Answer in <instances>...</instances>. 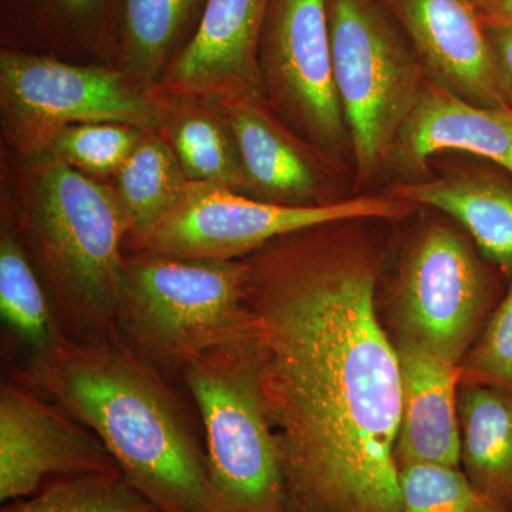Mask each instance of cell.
<instances>
[{
  "mask_svg": "<svg viewBox=\"0 0 512 512\" xmlns=\"http://www.w3.org/2000/svg\"><path fill=\"white\" fill-rule=\"evenodd\" d=\"M402 512H505L460 467L409 464L399 468Z\"/></svg>",
  "mask_w": 512,
  "mask_h": 512,
  "instance_id": "cell-25",
  "label": "cell"
},
{
  "mask_svg": "<svg viewBox=\"0 0 512 512\" xmlns=\"http://www.w3.org/2000/svg\"><path fill=\"white\" fill-rule=\"evenodd\" d=\"M247 258H173L133 252L124 261L117 335L161 375L251 339Z\"/></svg>",
  "mask_w": 512,
  "mask_h": 512,
  "instance_id": "cell-4",
  "label": "cell"
},
{
  "mask_svg": "<svg viewBox=\"0 0 512 512\" xmlns=\"http://www.w3.org/2000/svg\"><path fill=\"white\" fill-rule=\"evenodd\" d=\"M266 103L332 170L352 167L336 92L328 0H271L259 40Z\"/></svg>",
  "mask_w": 512,
  "mask_h": 512,
  "instance_id": "cell-9",
  "label": "cell"
},
{
  "mask_svg": "<svg viewBox=\"0 0 512 512\" xmlns=\"http://www.w3.org/2000/svg\"><path fill=\"white\" fill-rule=\"evenodd\" d=\"M221 107L237 143L248 197L295 207L343 200L332 191L328 165L276 116L266 100H239Z\"/></svg>",
  "mask_w": 512,
  "mask_h": 512,
  "instance_id": "cell-15",
  "label": "cell"
},
{
  "mask_svg": "<svg viewBox=\"0 0 512 512\" xmlns=\"http://www.w3.org/2000/svg\"><path fill=\"white\" fill-rule=\"evenodd\" d=\"M26 231L64 338H119L131 227L113 188L53 158L33 183Z\"/></svg>",
  "mask_w": 512,
  "mask_h": 512,
  "instance_id": "cell-3",
  "label": "cell"
},
{
  "mask_svg": "<svg viewBox=\"0 0 512 512\" xmlns=\"http://www.w3.org/2000/svg\"><path fill=\"white\" fill-rule=\"evenodd\" d=\"M389 194L453 218L484 259L504 274H512V183L504 174L461 168L430 180L394 184Z\"/></svg>",
  "mask_w": 512,
  "mask_h": 512,
  "instance_id": "cell-17",
  "label": "cell"
},
{
  "mask_svg": "<svg viewBox=\"0 0 512 512\" xmlns=\"http://www.w3.org/2000/svg\"><path fill=\"white\" fill-rule=\"evenodd\" d=\"M485 29L512 26V0H471Z\"/></svg>",
  "mask_w": 512,
  "mask_h": 512,
  "instance_id": "cell-28",
  "label": "cell"
},
{
  "mask_svg": "<svg viewBox=\"0 0 512 512\" xmlns=\"http://www.w3.org/2000/svg\"><path fill=\"white\" fill-rule=\"evenodd\" d=\"M207 0H116L121 70L151 92L194 35Z\"/></svg>",
  "mask_w": 512,
  "mask_h": 512,
  "instance_id": "cell-20",
  "label": "cell"
},
{
  "mask_svg": "<svg viewBox=\"0 0 512 512\" xmlns=\"http://www.w3.org/2000/svg\"><path fill=\"white\" fill-rule=\"evenodd\" d=\"M417 207L392 195H355L325 205L271 204L210 183H190L165 217L127 238L133 252L173 258L244 259L275 239L336 221L396 220Z\"/></svg>",
  "mask_w": 512,
  "mask_h": 512,
  "instance_id": "cell-7",
  "label": "cell"
},
{
  "mask_svg": "<svg viewBox=\"0 0 512 512\" xmlns=\"http://www.w3.org/2000/svg\"><path fill=\"white\" fill-rule=\"evenodd\" d=\"M485 30H487L488 42L493 52L505 103L512 109V26Z\"/></svg>",
  "mask_w": 512,
  "mask_h": 512,
  "instance_id": "cell-27",
  "label": "cell"
},
{
  "mask_svg": "<svg viewBox=\"0 0 512 512\" xmlns=\"http://www.w3.org/2000/svg\"><path fill=\"white\" fill-rule=\"evenodd\" d=\"M488 289L471 242L450 225H426L404 256L397 281L402 338L461 365L480 329Z\"/></svg>",
  "mask_w": 512,
  "mask_h": 512,
  "instance_id": "cell-10",
  "label": "cell"
},
{
  "mask_svg": "<svg viewBox=\"0 0 512 512\" xmlns=\"http://www.w3.org/2000/svg\"><path fill=\"white\" fill-rule=\"evenodd\" d=\"M402 412L396 441L397 466H461L458 384L461 365L446 362L412 340L397 343Z\"/></svg>",
  "mask_w": 512,
  "mask_h": 512,
  "instance_id": "cell-16",
  "label": "cell"
},
{
  "mask_svg": "<svg viewBox=\"0 0 512 512\" xmlns=\"http://www.w3.org/2000/svg\"><path fill=\"white\" fill-rule=\"evenodd\" d=\"M50 9L64 19L83 20L99 10L103 0H45Z\"/></svg>",
  "mask_w": 512,
  "mask_h": 512,
  "instance_id": "cell-29",
  "label": "cell"
},
{
  "mask_svg": "<svg viewBox=\"0 0 512 512\" xmlns=\"http://www.w3.org/2000/svg\"><path fill=\"white\" fill-rule=\"evenodd\" d=\"M271 0H207L200 23L150 93L234 103L265 100L259 40Z\"/></svg>",
  "mask_w": 512,
  "mask_h": 512,
  "instance_id": "cell-12",
  "label": "cell"
},
{
  "mask_svg": "<svg viewBox=\"0 0 512 512\" xmlns=\"http://www.w3.org/2000/svg\"><path fill=\"white\" fill-rule=\"evenodd\" d=\"M0 512H163L121 473L63 478L30 497L3 504Z\"/></svg>",
  "mask_w": 512,
  "mask_h": 512,
  "instance_id": "cell-23",
  "label": "cell"
},
{
  "mask_svg": "<svg viewBox=\"0 0 512 512\" xmlns=\"http://www.w3.org/2000/svg\"><path fill=\"white\" fill-rule=\"evenodd\" d=\"M92 473H121L99 437L29 387L0 390V501L30 497L46 485Z\"/></svg>",
  "mask_w": 512,
  "mask_h": 512,
  "instance_id": "cell-11",
  "label": "cell"
},
{
  "mask_svg": "<svg viewBox=\"0 0 512 512\" xmlns=\"http://www.w3.org/2000/svg\"><path fill=\"white\" fill-rule=\"evenodd\" d=\"M154 96L160 104L158 133L173 148L187 180L224 185L248 195L237 143L221 104Z\"/></svg>",
  "mask_w": 512,
  "mask_h": 512,
  "instance_id": "cell-18",
  "label": "cell"
},
{
  "mask_svg": "<svg viewBox=\"0 0 512 512\" xmlns=\"http://www.w3.org/2000/svg\"><path fill=\"white\" fill-rule=\"evenodd\" d=\"M447 151L483 158L512 177V109L478 106L427 79L394 144L389 170L417 180Z\"/></svg>",
  "mask_w": 512,
  "mask_h": 512,
  "instance_id": "cell-14",
  "label": "cell"
},
{
  "mask_svg": "<svg viewBox=\"0 0 512 512\" xmlns=\"http://www.w3.org/2000/svg\"><path fill=\"white\" fill-rule=\"evenodd\" d=\"M114 178L113 190L130 222V235L165 217L183 200L190 184L173 148L158 131L144 133Z\"/></svg>",
  "mask_w": 512,
  "mask_h": 512,
  "instance_id": "cell-21",
  "label": "cell"
},
{
  "mask_svg": "<svg viewBox=\"0 0 512 512\" xmlns=\"http://www.w3.org/2000/svg\"><path fill=\"white\" fill-rule=\"evenodd\" d=\"M363 222L303 229L247 258L249 342L293 512H402L400 362Z\"/></svg>",
  "mask_w": 512,
  "mask_h": 512,
  "instance_id": "cell-1",
  "label": "cell"
},
{
  "mask_svg": "<svg viewBox=\"0 0 512 512\" xmlns=\"http://www.w3.org/2000/svg\"><path fill=\"white\" fill-rule=\"evenodd\" d=\"M458 416L464 474L491 503L512 512V392L466 382Z\"/></svg>",
  "mask_w": 512,
  "mask_h": 512,
  "instance_id": "cell-19",
  "label": "cell"
},
{
  "mask_svg": "<svg viewBox=\"0 0 512 512\" xmlns=\"http://www.w3.org/2000/svg\"><path fill=\"white\" fill-rule=\"evenodd\" d=\"M146 131L111 121L73 124L56 134L47 150L89 177L116 175Z\"/></svg>",
  "mask_w": 512,
  "mask_h": 512,
  "instance_id": "cell-24",
  "label": "cell"
},
{
  "mask_svg": "<svg viewBox=\"0 0 512 512\" xmlns=\"http://www.w3.org/2000/svg\"><path fill=\"white\" fill-rule=\"evenodd\" d=\"M0 313L6 326L35 355L47 352L64 338L49 293L9 229H3L0 237Z\"/></svg>",
  "mask_w": 512,
  "mask_h": 512,
  "instance_id": "cell-22",
  "label": "cell"
},
{
  "mask_svg": "<svg viewBox=\"0 0 512 512\" xmlns=\"http://www.w3.org/2000/svg\"><path fill=\"white\" fill-rule=\"evenodd\" d=\"M249 340L202 353L181 376L201 414L208 474L222 512H293Z\"/></svg>",
  "mask_w": 512,
  "mask_h": 512,
  "instance_id": "cell-5",
  "label": "cell"
},
{
  "mask_svg": "<svg viewBox=\"0 0 512 512\" xmlns=\"http://www.w3.org/2000/svg\"><path fill=\"white\" fill-rule=\"evenodd\" d=\"M430 82L484 107H508L487 30L471 0H380Z\"/></svg>",
  "mask_w": 512,
  "mask_h": 512,
  "instance_id": "cell-13",
  "label": "cell"
},
{
  "mask_svg": "<svg viewBox=\"0 0 512 512\" xmlns=\"http://www.w3.org/2000/svg\"><path fill=\"white\" fill-rule=\"evenodd\" d=\"M28 375L93 431L138 493L163 512H222L207 454L163 375L120 338H63Z\"/></svg>",
  "mask_w": 512,
  "mask_h": 512,
  "instance_id": "cell-2",
  "label": "cell"
},
{
  "mask_svg": "<svg viewBox=\"0 0 512 512\" xmlns=\"http://www.w3.org/2000/svg\"><path fill=\"white\" fill-rule=\"evenodd\" d=\"M0 109L6 134L25 154L47 150L73 124L111 121L158 131L161 121L157 97L123 70L15 49L0 52Z\"/></svg>",
  "mask_w": 512,
  "mask_h": 512,
  "instance_id": "cell-8",
  "label": "cell"
},
{
  "mask_svg": "<svg viewBox=\"0 0 512 512\" xmlns=\"http://www.w3.org/2000/svg\"><path fill=\"white\" fill-rule=\"evenodd\" d=\"M463 370L467 383L512 392V274L503 301L490 316Z\"/></svg>",
  "mask_w": 512,
  "mask_h": 512,
  "instance_id": "cell-26",
  "label": "cell"
},
{
  "mask_svg": "<svg viewBox=\"0 0 512 512\" xmlns=\"http://www.w3.org/2000/svg\"><path fill=\"white\" fill-rule=\"evenodd\" d=\"M336 92L352 148L357 188L389 170L397 137L427 76L380 0H328Z\"/></svg>",
  "mask_w": 512,
  "mask_h": 512,
  "instance_id": "cell-6",
  "label": "cell"
}]
</instances>
